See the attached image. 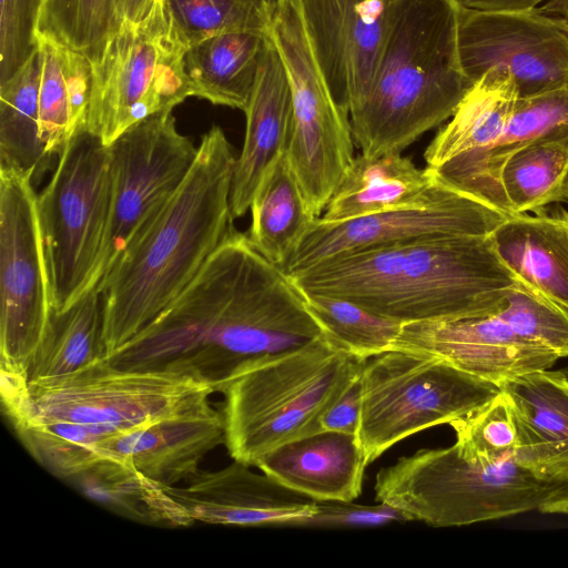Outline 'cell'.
Returning a JSON list of instances; mask_svg holds the SVG:
<instances>
[{
    "mask_svg": "<svg viewBox=\"0 0 568 568\" xmlns=\"http://www.w3.org/2000/svg\"><path fill=\"white\" fill-rule=\"evenodd\" d=\"M33 185L27 174L0 168V368L28 381L54 314Z\"/></svg>",
    "mask_w": 568,
    "mask_h": 568,
    "instance_id": "12",
    "label": "cell"
},
{
    "mask_svg": "<svg viewBox=\"0 0 568 568\" xmlns=\"http://www.w3.org/2000/svg\"><path fill=\"white\" fill-rule=\"evenodd\" d=\"M509 215L437 180L419 202L339 222L317 217L283 271L335 255L436 236L489 235Z\"/></svg>",
    "mask_w": 568,
    "mask_h": 568,
    "instance_id": "14",
    "label": "cell"
},
{
    "mask_svg": "<svg viewBox=\"0 0 568 568\" xmlns=\"http://www.w3.org/2000/svg\"><path fill=\"white\" fill-rule=\"evenodd\" d=\"M110 206L109 145L81 130L58 156L53 174L38 194L54 313L98 286Z\"/></svg>",
    "mask_w": 568,
    "mask_h": 568,
    "instance_id": "8",
    "label": "cell"
},
{
    "mask_svg": "<svg viewBox=\"0 0 568 568\" xmlns=\"http://www.w3.org/2000/svg\"><path fill=\"white\" fill-rule=\"evenodd\" d=\"M567 486L537 478L514 458L484 463L456 444L420 449L382 468L374 490L409 520L432 527H458L516 516L540 506Z\"/></svg>",
    "mask_w": 568,
    "mask_h": 568,
    "instance_id": "6",
    "label": "cell"
},
{
    "mask_svg": "<svg viewBox=\"0 0 568 568\" xmlns=\"http://www.w3.org/2000/svg\"><path fill=\"white\" fill-rule=\"evenodd\" d=\"M507 217L491 233L504 264L568 313V212L561 207Z\"/></svg>",
    "mask_w": 568,
    "mask_h": 568,
    "instance_id": "24",
    "label": "cell"
},
{
    "mask_svg": "<svg viewBox=\"0 0 568 568\" xmlns=\"http://www.w3.org/2000/svg\"><path fill=\"white\" fill-rule=\"evenodd\" d=\"M460 7L483 11H531L545 0H456Z\"/></svg>",
    "mask_w": 568,
    "mask_h": 568,
    "instance_id": "43",
    "label": "cell"
},
{
    "mask_svg": "<svg viewBox=\"0 0 568 568\" xmlns=\"http://www.w3.org/2000/svg\"><path fill=\"white\" fill-rule=\"evenodd\" d=\"M244 113V143L236 158L231 191L234 217L250 210L260 181L277 156L286 151L290 140L292 92L283 61L272 39Z\"/></svg>",
    "mask_w": 568,
    "mask_h": 568,
    "instance_id": "22",
    "label": "cell"
},
{
    "mask_svg": "<svg viewBox=\"0 0 568 568\" xmlns=\"http://www.w3.org/2000/svg\"><path fill=\"white\" fill-rule=\"evenodd\" d=\"M43 0H0V84L38 50V19Z\"/></svg>",
    "mask_w": 568,
    "mask_h": 568,
    "instance_id": "40",
    "label": "cell"
},
{
    "mask_svg": "<svg viewBox=\"0 0 568 568\" xmlns=\"http://www.w3.org/2000/svg\"><path fill=\"white\" fill-rule=\"evenodd\" d=\"M303 295L325 334L352 356L365 361L394 348L402 323L344 298Z\"/></svg>",
    "mask_w": 568,
    "mask_h": 568,
    "instance_id": "37",
    "label": "cell"
},
{
    "mask_svg": "<svg viewBox=\"0 0 568 568\" xmlns=\"http://www.w3.org/2000/svg\"><path fill=\"white\" fill-rule=\"evenodd\" d=\"M356 433L367 463L429 427L466 417L500 388L424 353L390 349L363 361Z\"/></svg>",
    "mask_w": 568,
    "mask_h": 568,
    "instance_id": "7",
    "label": "cell"
},
{
    "mask_svg": "<svg viewBox=\"0 0 568 568\" xmlns=\"http://www.w3.org/2000/svg\"><path fill=\"white\" fill-rule=\"evenodd\" d=\"M404 521H409L405 514L383 503L365 506L353 504V501H317L315 513L301 520L297 527L372 528Z\"/></svg>",
    "mask_w": 568,
    "mask_h": 568,
    "instance_id": "41",
    "label": "cell"
},
{
    "mask_svg": "<svg viewBox=\"0 0 568 568\" xmlns=\"http://www.w3.org/2000/svg\"><path fill=\"white\" fill-rule=\"evenodd\" d=\"M109 151L111 206L100 281L180 187L197 146L164 111L126 130Z\"/></svg>",
    "mask_w": 568,
    "mask_h": 568,
    "instance_id": "13",
    "label": "cell"
},
{
    "mask_svg": "<svg viewBox=\"0 0 568 568\" xmlns=\"http://www.w3.org/2000/svg\"><path fill=\"white\" fill-rule=\"evenodd\" d=\"M568 174V130L536 140L504 163L499 180L515 214L561 201Z\"/></svg>",
    "mask_w": 568,
    "mask_h": 568,
    "instance_id": "33",
    "label": "cell"
},
{
    "mask_svg": "<svg viewBox=\"0 0 568 568\" xmlns=\"http://www.w3.org/2000/svg\"><path fill=\"white\" fill-rule=\"evenodd\" d=\"M173 29L189 49L235 32L271 34L275 0H163Z\"/></svg>",
    "mask_w": 568,
    "mask_h": 568,
    "instance_id": "36",
    "label": "cell"
},
{
    "mask_svg": "<svg viewBox=\"0 0 568 568\" xmlns=\"http://www.w3.org/2000/svg\"><path fill=\"white\" fill-rule=\"evenodd\" d=\"M122 26L118 0H43L38 36L79 52L95 64Z\"/></svg>",
    "mask_w": 568,
    "mask_h": 568,
    "instance_id": "35",
    "label": "cell"
},
{
    "mask_svg": "<svg viewBox=\"0 0 568 568\" xmlns=\"http://www.w3.org/2000/svg\"><path fill=\"white\" fill-rule=\"evenodd\" d=\"M561 201L568 202V174L562 183L561 187Z\"/></svg>",
    "mask_w": 568,
    "mask_h": 568,
    "instance_id": "47",
    "label": "cell"
},
{
    "mask_svg": "<svg viewBox=\"0 0 568 568\" xmlns=\"http://www.w3.org/2000/svg\"><path fill=\"white\" fill-rule=\"evenodd\" d=\"M288 276L305 295L344 298L402 324L493 314L519 281L490 234L339 254Z\"/></svg>",
    "mask_w": 568,
    "mask_h": 568,
    "instance_id": "3",
    "label": "cell"
},
{
    "mask_svg": "<svg viewBox=\"0 0 568 568\" xmlns=\"http://www.w3.org/2000/svg\"><path fill=\"white\" fill-rule=\"evenodd\" d=\"M456 0H393L375 72L349 112L362 154H400L453 116L474 85L460 64Z\"/></svg>",
    "mask_w": 568,
    "mask_h": 568,
    "instance_id": "4",
    "label": "cell"
},
{
    "mask_svg": "<svg viewBox=\"0 0 568 568\" xmlns=\"http://www.w3.org/2000/svg\"><path fill=\"white\" fill-rule=\"evenodd\" d=\"M324 335L290 276L235 230L166 308L103 358L222 393L250 368Z\"/></svg>",
    "mask_w": 568,
    "mask_h": 568,
    "instance_id": "1",
    "label": "cell"
},
{
    "mask_svg": "<svg viewBox=\"0 0 568 568\" xmlns=\"http://www.w3.org/2000/svg\"><path fill=\"white\" fill-rule=\"evenodd\" d=\"M29 453L49 471L72 479L105 458L100 444L121 428L75 422L29 423L14 426Z\"/></svg>",
    "mask_w": 568,
    "mask_h": 568,
    "instance_id": "34",
    "label": "cell"
},
{
    "mask_svg": "<svg viewBox=\"0 0 568 568\" xmlns=\"http://www.w3.org/2000/svg\"><path fill=\"white\" fill-rule=\"evenodd\" d=\"M41 71L39 47L12 78L0 84V168L27 174L33 184L52 169L55 159L40 139Z\"/></svg>",
    "mask_w": 568,
    "mask_h": 568,
    "instance_id": "30",
    "label": "cell"
},
{
    "mask_svg": "<svg viewBox=\"0 0 568 568\" xmlns=\"http://www.w3.org/2000/svg\"><path fill=\"white\" fill-rule=\"evenodd\" d=\"M234 460L217 470H199L168 494L193 521L241 527H297L311 517L317 501L265 473Z\"/></svg>",
    "mask_w": 568,
    "mask_h": 568,
    "instance_id": "18",
    "label": "cell"
},
{
    "mask_svg": "<svg viewBox=\"0 0 568 568\" xmlns=\"http://www.w3.org/2000/svg\"><path fill=\"white\" fill-rule=\"evenodd\" d=\"M518 99L516 83L508 71L491 69L486 72L427 146L424 153L426 166L435 169L493 146L503 135Z\"/></svg>",
    "mask_w": 568,
    "mask_h": 568,
    "instance_id": "26",
    "label": "cell"
},
{
    "mask_svg": "<svg viewBox=\"0 0 568 568\" xmlns=\"http://www.w3.org/2000/svg\"><path fill=\"white\" fill-rule=\"evenodd\" d=\"M449 425L456 434L455 444L465 456L491 464L514 458L517 424L501 389L481 407Z\"/></svg>",
    "mask_w": 568,
    "mask_h": 568,
    "instance_id": "39",
    "label": "cell"
},
{
    "mask_svg": "<svg viewBox=\"0 0 568 568\" xmlns=\"http://www.w3.org/2000/svg\"><path fill=\"white\" fill-rule=\"evenodd\" d=\"M224 442L222 413L207 403L121 432L104 439L100 449L105 457L128 462L152 481L173 487L199 471L202 459Z\"/></svg>",
    "mask_w": 568,
    "mask_h": 568,
    "instance_id": "19",
    "label": "cell"
},
{
    "mask_svg": "<svg viewBox=\"0 0 568 568\" xmlns=\"http://www.w3.org/2000/svg\"><path fill=\"white\" fill-rule=\"evenodd\" d=\"M458 50L475 83L491 69L508 71L519 98L568 84V33L531 11H483L460 7Z\"/></svg>",
    "mask_w": 568,
    "mask_h": 568,
    "instance_id": "15",
    "label": "cell"
},
{
    "mask_svg": "<svg viewBox=\"0 0 568 568\" xmlns=\"http://www.w3.org/2000/svg\"><path fill=\"white\" fill-rule=\"evenodd\" d=\"M271 39L292 92L286 156L310 210L320 217L355 158L348 112L335 101L318 67L300 0H275Z\"/></svg>",
    "mask_w": 568,
    "mask_h": 568,
    "instance_id": "10",
    "label": "cell"
},
{
    "mask_svg": "<svg viewBox=\"0 0 568 568\" xmlns=\"http://www.w3.org/2000/svg\"><path fill=\"white\" fill-rule=\"evenodd\" d=\"M71 480L87 497L131 520L165 527L193 523L166 487L123 459L105 457Z\"/></svg>",
    "mask_w": 568,
    "mask_h": 568,
    "instance_id": "31",
    "label": "cell"
},
{
    "mask_svg": "<svg viewBox=\"0 0 568 568\" xmlns=\"http://www.w3.org/2000/svg\"><path fill=\"white\" fill-rule=\"evenodd\" d=\"M367 465L355 434L320 430L275 448L256 467L316 501H353Z\"/></svg>",
    "mask_w": 568,
    "mask_h": 568,
    "instance_id": "23",
    "label": "cell"
},
{
    "mask_svg": "<svg viewBox=\"0 0 568 568\" xmlns=\"http://www.w3.org/2000/svg\"><path fill=\"white\" fill-rule=\"evenodd\" d=\"M564 130H568V84L519 98L503 135L493 146L477 155L449 161L430 170L450 187L513 216L516 214L499 180L504 163L526 145Z\"/></svg>",
    "mask_w": 568,
    "mask_h": 568,
    "instance_id": "21",
    "label": "cell"
},
{
    "mask_svg": "<svg viewBox=\"0 0 568 568\" xmlns=\"http://www.w3.org/2000/svg\"><path fill=\"white\" fill-rule=\"evenodd\" d=\"M250 211L248 240L263 256L283 270L317 219L303 196L286 151L264 173Z\"/></svg>",
    "mask_w": 568,
    "mask_h": 568,
    "instance_id": "29",
    "label": "cell"
},
{
    "mask_svg": "<svg viewBox=\"0 0 568 568\" xmlns=\"http://www.w3.org/2000/svg\"><path fill=\"white\" fill-rule=\"evenodd\" d=\"M518 433L515 462L537 478L568 486V379L540 369L504 385Z\"/></svg>",
    "mask_w": 568,
    "mask_h": 568,
    "instance_id": "20",
    "label": "cell"
},
{
    "mask_svg": "<svg viewBox=\"0 0 568 568\" xmlns=\"http://www.w3.org/2000/svg\"><path fill=\"white\" fill-rule=\"evenodd\" d=\"M542 514L568 515V486L546 500L539 508Z\"/></svg>",
    "mask_w": 568,
    "mask_h": 568,
    "instance_id": "46",
    "label": "cell"
},
{
    "mask_svg": "<svg viewBox=\"0 0 568 568\" xmlns=\"http://www.w3.org/2000/svg\"><path fill=\"white\" fill-rule=\"evenodd\" d=\"M186 50L163 0L141 22L124 23L92 64L87 130L110 145L136 123L192 97Z\"/></svg>",
    "mask_w": 568,
    "mask_h": 568,
    "instance_id": "9",
    "label": "cell"
},
{
    "mask_svg": "<svg viewBox=\"0 0 568 568\" xmlns=\"http://www.w3.org/2000/svg\"><path fill=\"white\" fill-rule=\"evenodd\" d=\"M536 10L549 17L558 27L568 33V0H550Z\"/></svg>",
    "mask_w": 568,
    "mask_h": 568,
    "instance_id": "45",
    "label": "cell"
},
{
    "mask_svg": "<svg viewBox=\"0 0 568 568\" xmlns=\"http://www.w3.org/2000/svg\"><path fill=\"white\" fill-rule=\"evenodd\" d=\"M427 166L418 169L400 154L354 158L324 214L325 222H339L423 200L437 183Z\"/></svg>",
    "mask_w": 568,
    "mask_h": 568,
    "instance_id": "25",
    "label": "cell"
},
{
    "mask_svg": "<svg viewBox=\"0 0 568 568\" xmlns=\"http://www.w3.org/2000/svg\"><path fill=\"white\" fill-rule=\"evenodd\" d=\"M213 393L190 377L120 368L100 357L72 373L30 381L24 412L12 424L75 422L128 430L205 405Z\"/></svg>",
    "mask_w": 568,
    "mask_h": 568,
    "instance_id": "11",
    "label": "cell"
},
{
    "mask_svg": "<svg viewBox=\"0 0 568 568\" xmlns=\"http://www.w3.org/2000/svg\"><path fill=\"white\" fill-rule=\"evenodd\" d=\"M362 363L324 335L239 375L222 392L230 456L256 467L275 448L322 430Z\"/></svg>",
    "mask_w": 568,
    "mask_h": 568,
    "instance_id": "5",
    "label": "cell"
},
{
    "mask_svg": "<svg viewBox=\"0 0 568 568\" xmlns=\"http://www.w3.org/2000/svg\"><path fill=\"white\" fill-rule=\"evenodd\" d=\"M156 1L158 0H118L123 24H136L144 20Z\"/></svg>",
    "mask_w": 568,
    "mask_h": 568,
    "instance_id": "44",
    "label": "cell"
},
{
    "mask_svg": "<svg viewBox=\"0 0 568 568\" xmlns=\"http://www.w3.org/2000/svg\"><path fill=\"white\" fill-rule=\"evenodd\" d=\"M270 43L271 34L235 32L189 48L184 67L192 97L244 112Z\"/></svg>",
    "mask_w": 568,
    "mask_h": 568,
    "instance_id": "27",
    "label": "cell"
},
{
    "mask_svg": "<svg viewBox=\"0 0 568 568\" xmlns=\"http://www.w3.org/2000/svg\"><path fill=\"white\" fill-rule=\"evenodd\" d=\"M307 38L337 104L349 112L371 85L393 0H300Z\"/></svg>",
    "mask_w": 568,
    "mask_h": 568,
    "instance_id": "16",
    "label": "cell"
},
{
    "mask_svg": "<svg viewBox=\"0 0 568 568\" xmlns=\"http://www.w3.org/2000/svg\"><path fill=\"white\" fill-rule=\"evenodd\" d=\"M236 158L213 125L186 178L95 287L102 298V357L128 343L190 284L235 231L231 191Z\"/></svg>",
    "mask_w": 568,
    "mask_h": 568,
    "instance_id": "2",
    "label": "cell"
},
{
    "mask_svg": "<svg viewBox=\"0 0 568 568\" xmlns=\"http://www.w3.org/2000/svg\"><path fill=\"white\" fill-rule=\"evenodd\" d=\"M394 348L439 357L499 388L518 376L549 369L560 358L519 337L495 313L403 324Z\"/></svg>",
    "mask_w": 568,
    "mask_h": 568,
    "instance_id": "17",
    "label": "cell"
},
{
    "mask_svg": "<svg viewBox=\"0 0 568 568\" xmlns=\"http://www.w3.org/2000/svg\"><path fill=\"white\" fill-rule=\"evenodd\" d=\"M358 377L351 384L345 394L324 415L321 422L322 430L356 435L361 414V392Z\"/></svg>",
    "mask_w": 568,
    "mask_h": 568,
    "instance_id": "42",
    "label": "cell"
},
{
    "mask_svg": "<svg viewBox=\"0 0 568 568\" xmlns=\"http://www.w3.org/2000/svg\"><path fill=\"white\" fill-rule=\"evenodd\" d=\"M559 371H560V372L562 373V375L568 379V366H565V367L560 368Z\"/></svg>",
    "mask_w": 568,
    "mask_h": 568,
    "instance_id": "48",
    "label": "cell"
},
{
    "mask_svg": "<svg viewBox=\"0 0 568 568\" xmlns=\"http://www.w3.org/2000/svg\"><path fill=\"white\" fill-rule=\"evenodd\" d=\"M495 314L523 339L568 356V313L535 288L518 281Z\"/></svg>",
    "mask_w": 568,
    "mask_h": 568,
    "instance_id": "38",
    "label": "cell"
},
{
    "mask_svg": "<svg viewBox=\"0 0 568 568\" xmlns=\"http://www.w3.org/2000/svg\"><path fill=\"white\" fill-rule=\"evenodd\" d=\"M42 53L39 92L40 139L53 158L87 129L92 63L83 54L38 36Z\"/></svg>",
    "mask_w": 568,
    "mask_h": 568,
    "instance_id": "28",
    "label": "cell"
},
{
    "mask_svg": "<svg viewBox=\"0 0 568 568\" xmlns=\"http://www.w3.org/2000/svg\"><path fill=\"white\" fill-rule=\"evenodd\" d=\"M102 298L97 288L54 313L29 369V382L72 373L102 357Z\"/></svg>",
    "mask_w": 568,
    "mask_h": 568,
    "instance_id": "32",
    "label": "cell"
}]
</instances>
